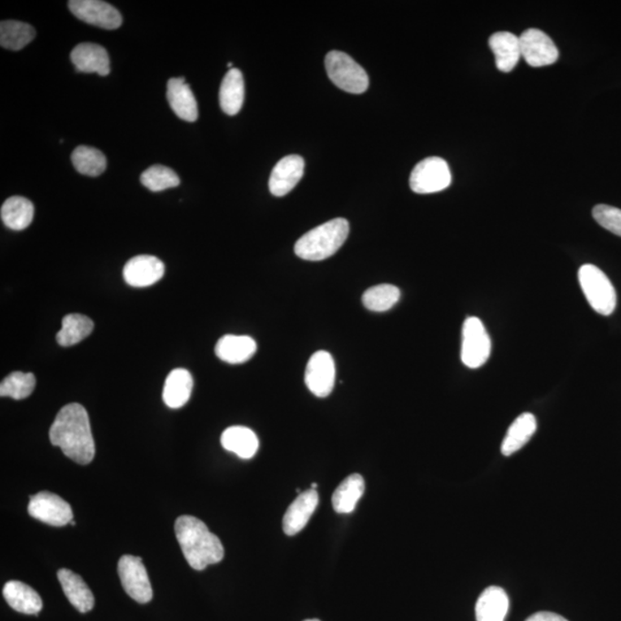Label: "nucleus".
<instances>
[{
    "label": "nucleus",
    "instance_id": "9b49d317",
    "mask_svg": "<svg viewBox=\"0 0 621 621\" xmlns=\"http://www.w3.org/2000/svg\"><path fill=\"white\" fill-rule=\"evenodd\" d=\"M336 367L332 355L318 351L308 360L305 371V385L316 397H327L336 386Z\"/></svg>",
    "mask_w": 621,
    "mask_h": 621
},
{
    "label": "nucleus",
    "instance_id": "c9c22d12",
    "mask_svg": "<svg viewBox=\"0 0 621 621\" xmlns=\"http://www.w3.org/2000/svg\"><path fill=\"white\" fill-rule=\"evenodd\" d=\"M526 621H568L567 619L564 618V616H559L557 614H554V612H537V614H534L529 618H527Z\"/></svg>",
    "mask_w": 621,
    "mask_h": 621
},
{
    "label": "nucleus",
    "instance_id": "2eb2a0df",
    "mask_svg": "<svg viewBox=\"0 0 621 621\" xmlns=\"http://www.w3.org/2000/svg\"><path fill=\"white\" fill-rule=\"evenodd\" d=\"M319 504V495L316 489H308L299 494L297 498L290 504L284 516V531L286 536H296L302 532L315 514Z\"/></svg>",
    "mask_w": 621,
    "mask_h": 621
},
{
    "label": "nucleus",
    "instance_id": "ddd939ff",
    "mask_svg": "<svg viewBox=\"0 0 621 621\" xmlns=\"http://www.w3.org/2000/svg\"><path fill=\"white\" fill-rule=\"evenodd\" d=\"M305 163L301 155H291L282 158L273 168L269 177V191L275 197H284L298 185L304 174Z\"/></svg>",
    "mask_w": 621,
    "mask_h": 621
},
{
    "label": "nucleus",
    "instance_id": "20e7f679",
    "mask_svg": "<svg viewBox=\"0 0 621 621\" xmlns=\"http://www.w3.org/2000/svg\"><path fill=\"white\" fill-rule=\"evenodd\" d=\"M326 71L333 84L349 94H363L368 89L370 80L367 73L349 55L331 51L326 55Z\"/></svg>",
    "mask_w": 621,
    "mask_h": 621
},
{
    "label": "nucleus",
    "instance_id": "412c9836",
    "mask_svg": "<svg viewBox=\"0 0 621 621\" xmlns=\"http://www.w3.org/2000/svg\"><path fill=\"white\" fill-rule=\"evenodd\" d=\"M3 594L8 606L20 614L38 615L42 610L43 602L40 595L24 582L8 581L4 586Z\"/></svg>",
    "mask_w": 621,
    "mask_h": 621
},
{
    "label": "nucleus",
    "instance_id": "dca6fc26",
    "mask_svg": "<svg viewBox=\"0 0 621 621\" xmlns=\"http://www.w3.org/2000/svg\"><path fill=\"white\" fill-rule=\"evenodd\" d=\"M71 59L77 72L97 73L101 76L111 72L107 51L95 43H81L74 47Z\"/></svg>",
    "mask_w": 621,
    "mask_h": 621
},
{
    "label": "nucleus",
    "instance_id": "423d86ee",
    "mask_svg": "<svg viewBox=\"0 0 621 621\" xmlns=\"http://www.w3.org/2000/svg\"><path fill=\"white\" fill-rule=\"evenodd\" d=\"M492 353V341L485 325L476 316L465 320L463 326L462 362L476 370L487 363Z\"/></svg>",
    "mask_w": 621,
    "mask_h": 621
},
{
    "label": "nucleus",
    "instance_id": "473e14b6",
    "mask_svg": "<svg viewBox=\"0 0 621 621\" xmlns=\"http://www.w3.org/2000/svg\"><path fill=\"white\" fill-rule=\"evenodd\" d=\"M36 379L33 373L15 372L5 377L0 385V396L20 401L33 394Z\"/></svg>",
    "mask_w": 621,
    "mask_h": 621
},
{
    "label": "nucleus",
    "instance_id": "2f4dec72",
    "mask_svg": "<svg viewBox=\"0 0 621 621\" xmlns=\"http://www.w3.org/2000/svg\"><path fill=\"white\" fill-rule=\"evenodd\" d=\"M401 298V290L393 285H379L365 291L364 306L373 312H386L396 305Z\"/></svg>",
    "mask_w": 621,
    "mask_h": 621
},
{
    "label": "nucleus",
    "instance_id": "f03ea898",
    "mask_svg": "<svg viewBox=\"0 0 621 621\" xmlns=\"http://www.w3.org/2000/svg\"><path fill=\"white\" fill-rule=\"evenodd\" d=\"M175 536L186 562L194 570L203 571L223 560L225 549L219 537L202 520L193 516H181L175 521Z\"/></svg>",
    "mask_w": 621,
    "mask_h": 621
},
{
    "label": "nucleus",
    "instance_id": "a878e982",
    "mask_svg": "<svg viewBox=\"0 0 621 621\" xmlns=\"http://www.w3.org/2000/svg\"><path fill=\"white\" fill-rule=\"evenodd\" d=\"M537 428L536 418L532 414H523L510 426L504 437L501 451L504 456H511L526 446Z\"/></svg>",
    "mask_w": 621,
    "mask_h": 621
},
{
    "label": "nucleus",
    "instance_id": "1a4fd4ad",
    "mask_svg": "<svg viewBox=\"0 0 621 621\" xmlns=\"http://www.w3.org/2000/svg\"><path fill=\"white\" fill-rule=\"evenodd\" d=\"M28 512L33 518L55 527L66 526L73 520L71 506L50 492H41L30 497Z\"/></svg>",
    "mask_w": 621,
    "mask_h": 621
},
{
    "label": "nucleus",
    "instance_id": "393cba45",
    "mask_svg": "<svg viewBox=\"0 0 621 621\" xmlns=\"http://www.w3.org/2000/svg\"><path fill=\"white\" fill-rule=\"evenodd\" d=\"M221 445L230 453L235 454L242 459H250L257 454L259 440L250 428L243 426H233L225 429L221 436Z\"/></svg>",
    "mask_w": 621,
    "mask_h": 621
},
{
    "label": "nucleus",
    "instance_id": "e433bc0d",
    "mask_svg": "<svg viewBox=\"0 0 621 621\" xmlns=\"http://www.w3.org/2000/svg\"><path fill=\"white\" fill-rule=\"evenodd\" d=\"M316 487H318V485H316V484H312V489H316Z\"/></svg>",
    "mask_w": 621,
    "mask_h": 621
},
{
    "label": "nucleus",
    "instance_id": "b1692460",
    "mask_svg": "<svg viewBox=\"0 0 621 621\" xmlns=\"http://www.w3.org/2000/svg\"><path fill=\"white\" fill-rule=\"evenodd\" d=\"M194 380L190 372L185 368H176L169 373L165 381L163 398L171 409H180L189 401L193 392Z\"/></svg>",
    "mask_w": 621,
    "mask_h": 621
},
{
    "label": "nucleus",
    "instance_id": "72a5a7b5",
    "mask_svg": "<svg viewBox=\"0 0 621 621\" xmlns=\"http://www.w3.org/2000/svg\"><path fill=\"white\" fill-rule=\"evenodd\" d=\"M142 185L147 189L158 193L166 189L175 188L180 185V177L173 169L162 165H155L146 171L143 172L141 175Z\"/></svg>",
    "mask_w": 621,
    "mask_h": 621
},
{
    "label": "nucleus",
    "instance_id": "c756f323",
    "mask_svg": "<svg viewBox=\"0 0 621 621\" xmlns=\"http://www.w3.org/2000/svg\"><path fill=\"white\" fill-rule=\"evenodd\" d=\"M36 36L32 25L20 21H3L0 25V45L7 50L19 51Z\"/></svg>",
    "mask_w": 621,
    "mask_h": 621
},
{
    "label": "nucleus",
    "instance_id": "5701e85b",
    "mask_svg": "<svg viewBox=\"0 0 621 621\" xmlns=\"http://www.w3.org/2000/svg\"><path fill=\"white\" fill-rule=\"evenodd\" d=\"M245 79L240 69L232 68L225 74L220 86V106L227 115H236L245 103Z\"/></svg>",
    "mask_w": 621,
    "mask_h": 621
},
{
    "label": "nucleus",
    "instance_id": "7ed1b4c3",
    "mask_svg": "<svg viewBox=\"0 0 621 621\" xmlns=\"http://www.w3.org/2000/svg\"><path fill=\"white\" fill-rule=\"evenodd\" d=\"M349 230V223L346 219L328 221L299 238L295 245V254L308 262H321L332 257L345 245Z\"/></svg>",
    "mask_w": 621,
    "mask_h": 621
},
{
    "label": "nucleus",
    "instance_id": "f3484780",
    "mask_svg": "<svg viewBox=\"0 0 621 621\" xmlns=\"http://www.w3.org/2000/svg\"><path fill=\"white\" fill-rule=\"evenodd\" d=\"M167 99L172 110L180 119L195 123L198 119L196 98L184 77H174L167 84Z\"/></svg>",
    "mask_w": 621,
    "mask_h": 621
},
{
    "label": "nucleus",
    "instance_id": "f257e3e1",
    "mask_svg": "<svg viewBox=\"0 0 621 621\" xmlns=\"http://www.w3.org/2000/svg\"><path fill=\"white\" fill-rule=\"evenodd\" d=\"M50 441L66 457L80 465L93 462L95 454L88 412L79 403L68 404L56 415L50 428Z\"/></svg>",
    "mask_w": 621,
    "mask_h": 621
},
{
    "label": "nucleus",
    "instance_id": "c85d7f7f",
    "mask_svg": "<svg viewBox=\"0 0 621 621\" xmlns=\"http://www.w3.org/2000/svg\"><path fill=\"white\" fill-rule=\"evenodd\" d=\"M95 325L88 316L68 315L63 319V327L56 334V342L62 346H73L84 341L94 331Z\"/></svg>",
    "mask_w": 621,
    "mask_h": 621
},
{
    "label": "nucleus",
    "instance_id": "7c9ffc66",
    "mask_svg": "<svg viewBox=\"0 0 621 621\" xmlns=\"http://www.w3.org/2000/svg\"><path fill=\"white\" fill-rule=\"evenodd\" d=\"M72 163L76 171L86 176H99L105 172L107 162L102 151L81 145L72 154Z\"/></svg>",
    "mask_w": 621,
    "mask_h": 621
},
{
    "label": "nucleus",
    "instance_id": "cd10ccee",
    "mask_svg": "<svg viewBox=\"0 0 621 621\" xmlns=\"http://www.w3.org/2000/svg\"><path fill=\"white\" fill-rule=\"evenodd\" d=\"M34 205L29 199L20 196H13L3 204L2 220L6 227L13 230H24L33 223Z\"/></svg>",
    "mask_w": 621,
    "mask_h": 621
},
{
    "label": "nucleus",
    "instance_id": "f704fd0d",
    "mask_svg": "<svg viewBox=\"0 0 621 621\" xmlns=\"http://www.w3.org/2000/svg\"><path fill=\"white\" fill-rule=\"evenodd\" d=\"M594 219L603 228L621 237V210L609 205H597L593 210Z\"/></svg>",
    "mask_w": 621,
    "mask_h": 621
},
{
    "label": "nucleus",
    "instance_id": "bb28decb",
    "mask_svg": "<svg viewBox=\"0 0 621 621\" xmlns=\"http://www.w3.org/2000/svg\"><path fill=\"white\" fill-rule=\"evenodd\" d=\"M365 492V481L360 475L347 476L333 494V507L337 514H351Z\"/></svg>",
    "mask_w": 621,
    "mask_h": 621
},
{
    "label": "nucleus",
    "instance_id": "aec40b11",
    "mask_svg": "<svg viewBox=\"0 0 621 621\" xmlns=\"http://www.w3.org/2000/svg\"><path fill=\"white\" fill-rule=\"evenodd\" d=\"M257 351V343L245 336H225L215 346L216 357L225 363L237 365L246 363Z\"/></svg>",
    "mask_w": 621,
    "mask_h": 621
},
{
    "label": "nucleus",
    "instance_id": "a211bd4d",
    "mask_svg": "<svg viewBox=\"0 0 621 621\" xmlns=\"http://www.w3.org/2000/svg\"><path fill=\"white\" fill-rule=\"evenodd\" d=\"M489 46L499 71L509 73L521 58L519 37L509 32H499L489 38Z\"/></svg>",
    "mask_w": 621,
    "mask_h": 621
},
{
    "label": "nucleus",
    "instance_id": "58836bf2",
    "mask_svg": "<svg viewBox=\"0 0 621 621\" xmlns=\"http://www.w3.org/2000/svg\"><path fill=\"white\" fill-rule=\"evenodd\" d=\"M304 621H320L319 619H308V620H304Z\"/></svg>",
    "mask_w": 621,
    "mask_h": 621
},
{
    "label": "nucleus",
    "instance_id": "39448f33",
    "mask_svg": "<svg viewBox=\"0 0 621 621\" xmlns=\"http://www.w3.org/2000/svg\"><path fill=\"white\" fill-rule=\"evenodd\" d=\"M579 282L590 306L597 314L610 316L616 306V294L609 277L594 265L586 264L579 269Z\"/></svg>",
    "mask_w": 621,
    "mask_h": 621
},
{
    "label": "nucleus",
    "instance_id": "6ab92c4d",
    "mask_svg": "<svg viewBox=\"0 0 621 621\" xmlns=\"http://www.w3.org/2000/svg\"><path fill=\"white\" fill-rule=\"evenodd\" d=\"M58 579L62 585L65 595L71 605L81 614H86L93 610L95 597L88 585L76 573L62 568L58 572Z\"/></svg>",
    "mask_w": 621,
    "mask_h": 621
},
{
    "label": "nucleus",
    "instance_id": "6e6552de",
    "mask_svg": "<svg viewBox=\"0 0 621 621\" xmlns=\"http://www.w3.org/2000/svg\"><path fill=\"white\" fill-rule=\"evenodd\" d=\"M118 573L125 593L141 605L149 603L154 597V590L143 560L136 556L125 555L120 558Z\"/></svg>",
    "mask_w": 621,
    "mask_h": 621
},
{
    "label": "nucleus",
    "instance_id": "4468645a",
    "mask_svg": "<svg viewBox=\"0 0 621 621\" xmlns=\"http://www.w3.org/2000/svg\"><path fill=\"white\" fill-rule=\"evenodd\" d=\"M164 273L162 260L147 255L130 259L124 268L125 281L135 288H145L157 284L164 276Z\"/></svg>",
    "mask_w": 621,
    "mask_h": 621
},
{
    "label": "nucleus",
    "instance_id": "f8f14e48",
    "mask_svg": "<svg viewBox=\"0 0 621 621\" xmlns=\"http://www.w3.org/2000/svg\"><path fill=\"white\" fill-rule=\"evenodd\" d=\"M521 56L529 66L545 67L557 62V46L546 33L538 29H528L519 37Z\"/></svg>",
    "mask_w": 621,
    "mask_h": 621
},
{
    "label": "nucleus",
    "instance_id": "4c0bfd02",
    "mask_svg": "<svg viewBox=\"0 0 621 621\" xmlns=\"http://www.w3.org/2000/svg\"><path fill=\"white\" fill-rule=\"evenodd\" d=\"M71 525H72V526H75V521L72 520Z\"/></svg>",
    "mask_w": 621,
    "mask_h": 621
},
{
    "label": "nucleus",
    "instance_id": "9d476101",
    "mask_svg": "<svg viewBox=\"0 0 621 621\" xmlns=\"http://www.w3.org/2000/svg\"><path fill=\"white\" fill-rule=\"evenodd\" d=\"M68 8L77 19L95 27L113 30L123 25L121 13L101 0H71Z\"/></svg>",
    "mask_w": 621,
    "mask_h": 621
},
{
    "label": "nucleus",
    "instance_id": "0eeeda50",
    "mask_svg": "<svg viewBox=\"0 0 621 621\" xmlns=\"http://www.w3.org/2000/svg\"><path fill=\"white\" fill-rule=\"evenodd\" d=\"M451 185V172L445 159L431 157L421 160L410 176V186L416 194L438 193Z\"/></svg>",
    "mask_w": 621,
    "mask_h": 621
},
{
    "label": "nucleus",
    "instance_id": "4be33fe9",
    "mask_svg": "<svg viewBox=\"0 0 621 621\" xmlns=\"http://www.w3.org/2000/svg\"><path fill=\"white\" fill-rule=\"evenodd\" d=\"M506 590L492 586L484 590L476 606V621H504L509 610Z\"/></svg>",
    "mask_w": 621,
    "mask_h": 621
}]
</instances>
